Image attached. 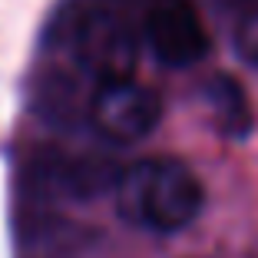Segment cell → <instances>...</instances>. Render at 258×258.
<instances>
[{
  "instance_id": "cell-4",
  "label": "cell",
  "mask_w": 258,
  "mask_h": 258,
  "mask_svg": "<svg viewBox=\"0 0 258 258\" xmlns=\"http://www.w3.org/2000/svg\"><path fill=\"white\" fill-rule=\"evenodd\" d=\"M139 33L149 53L172 70L196 67L209 53V30L192 0H152L143 10Z\"/></svg>"
},
{
  "instance_id": "cell-3",
  "label": "cell",
  "mask_w": 258,
  "mask_h": 258,
  "mask_svg": "<svg viewBox=\"0 0 258 258\" xmlns=\"http://www.w3.org/2000/svg\"><path fill=\"white\" fill-rule=\"evenodd\" d=\"M86 119L106 143L129 146L146 139L159 126L162 99L146 83H136L133 76H119V80H106L93 90Z\"/></svg>"
},
{
  "instance_id": "cell-7",
  "label": "cell",
  "mask_w": 258,
  "mask_h": 258,
  "mask_svg": "<svg viewBox=\"0 0 258 258\" xmlns=\"http://www.w3.org/2000/svg\"><path fill=\"white\" fill-rule=\"evenodd\" d=\"M215 10L219 14H225L228 20H235V17L248 14V10H258V0H212Z\"/></svg>"
},
{
  "instance_id": "cell-2",
  "label": "cell",
  "mask_w": 258,
  "mask_h": 258,
  "mask_svg": "<svg viewBox=\"0 0 258 258\" xmlns=\"http://www.w3.org/2000/svg\"><path fill=\"white\" fill-rule=\"evenodd\" d=\"M116 212L126 225L172 235L202 215L205 189L185 162L156 156L119 169L113 185Z\"/></svg>"
},
{
  "instance_id": "cell-5",
  "label": "cell",
  "mask_w": 258,
  "mask_h": 258,
  "mask_svg": "<svg viewBox=\"0 0 258 258\" xmlns=\"http://www.w3.org/2000/svg\"><path fill=\"white\" fill-rule=\"evenodd\" d=\"M202 103L205 113L212 119V126L228 139H242L251 133V106L245 90L225 73H215L209 83L202 86Z\"/></svg>"
},
{
  "instance_id": "cell-8",
  "label": "cell",
  "mask_w": 258,
  "mask_h": 258,
  "mask_svg": "<svg viewBox=\"0 0 258 258\" xmlns=\"http://www.w3.org/2000/svg\"><path fill=\"white\" fill-rule=\"evenodd\" d=\"M109 4H116V7H119V10H122V14H126V10H129V7H136V10H139V14H143V10H146V7H149L152 0H109Z\"/></svg>"
},
{
  "instance_id": "cell-1",
  "label": "cell",
  "mask_w": 258,
  "mask_h": 258,
  "mask_svg": "<svg viewBox=\"0 0 258 258\" xmlns=\"http://www.w3.org/2000/svg\"><path fill=\"white\" fill-rule=\"evenodd\" d=\"M46 43L70 70L99 83L133 76L139 40L129 14L109 0H63L46 23Z\"/></svg>"
},
{
  "instance_id": "cell-6",
  "label": "cell",
  "mask_w": 258,
  "mask_h": 258,
  "mask_svg": "<svg viewBox=\"0 0 258 258\" xmlns=\"http://www.w3.org/2000/svg\"><path fill=\"white\" fill-rule=\"evenodd\" d=\"M232 43H235V53L258 70V10H248L232 20Z\"/></svg>"
}]
</instances>
